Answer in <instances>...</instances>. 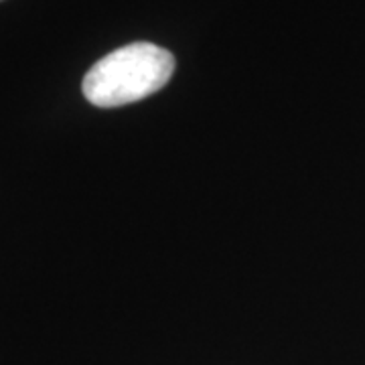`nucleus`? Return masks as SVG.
Returning a JSON list of instances; mask_svg holds the SVG:
<instances>
[{
	"label": "nucleus",
	"instance_id": "obj_1",
	"mask_svg": "<svg viewBox=\"0 0 365 365\" xmlns=\"http://www.w3.org/2000/svg\"><path fill=\"white\" fill-rule=\"evenodd\" d=\"M175 71V57L153 43H130L108 53L86 73L81 90L98 108H118L163 90Z\"/></svg>",
	"mask_w": 365,
	"mask_h": 365
}]
</instances>
